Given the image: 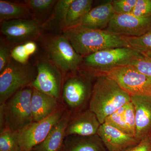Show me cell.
I'll list each match as a JSON object with an SVG mask.
<instances>
[{"instance_id": "6da1fadb", "label": "cell", "mask_w": 151, "mask_h": 151, "mask_svg": "<svg viewBox=\"0 0 151 151\" xmlns=\"http://www.w3.org/2000/svg\"><path fill=\"white\" fill-rule=\"evenodd\" d=\"M89 109L103 124L108 116L131 101V96L107 76H96Z\"/></svg>"}, {"instance_id": "7a4b0ae2", "label": "cell", "mask_w": 151, "mask_h": 151, "mask_svg": "<svg viewBox=\"0 0 151 151\" xmlns=\"http://www.w3.org/2000/svg\"><path fill=\"white\" fill-rule=\"evenodd\" d=\"M63 32L76 52L83 57L105 50L129 47L122 36L106 29H92L78 26Z\"/></svg>"}, {"instance_id": "3957f363", "label": "cell", "mask_w": 151, "mask_h": 151, "mask_svg": "<svg viewBox=\"0 0 151 151\" xmlns=\"http://www.w3.org/2000/svg\"><path fill=\"white\" fill-rule=\"evenodd\" d=\"M142 56L129 47L109 49L84 57L81 66L87 72L96 76L116 68L131 65Z\"/></svg>"}, {"instance_id": "277c9868", "label": "cell", "mask_w": 151, "mask_h": 151, "mask_svg": "<svg viewBox=\"0 0 151 151\" xmlns=\"http://www.w3.org/2000/svg\"><path fill=\"white\" fill-rule=\"evenodd\" d=\"M33 89L31 86L24 87L1 105L5 129L18 132L33 122L31 104Z\"/></svg>"}, {"instance_id": "5b68a950", "label": "cell", "mask_w": 151, "mask_h": 151, "mask_svg": "<svg viewBox=\"0 0 151 151\" xmlns=\"http://www.w3.org/2000/svg\"><path fill=\"white\" fill-rule=\"evenodd\" d=\"M42 43L49 59L62 73H75L81 67L83 57L76 52L67 38L63 34L45 37Z\"/></svg>"}, {"instance_id": "8992f818", "label": "cell", "mask_w": 151, "mask_h": 151, "mask_svg": "<svg viewBox=\"0 0 151 151\" xmlns=\"http://www.w3.org/2000/svg\"><path fill=\"white\" fill-rule=\"evenodd\" d=\"M36 66L21 64L12 59L0 73V104H4L16 92L30 86L37 75Z\"/></svg>"}, {"instance_id": "52a82bcc", "label": "cell", "mask_w": 151, "mask_h": 151, "mask_svg": "<svg viewBox=\"0 0 151 151\" xmlns=\"http://www.w3.org/2000/svg\"><path fill=\"white\" fill-rule=\"evenodd\" d=\"M71 74L63 84V97L71 111L78 113L89 105L93 86L92 77L94 76L86 72Z\"/></svg>"}, {"instance_id": "ba28073f", "label": "cell", "mask_w": 151, "mask_h": 151, "mask_svg": "<svg viewBox=\"0 0 151 151\" xmlns=\"http://www.w3.org/2000/svg\"><path fill=\"white\" fill-rule=\"evenodd\" d=\"M100 74L113 79L131 96L151 95V77L141 73L133 65L116 68Z\"/></svg>"}, {"instance_id": "9c48e42d", "label": "cell", "mask_w": 151, "mask_h": 151, "mask_svg": "<svg viewBox=\"0 0 151 151\" xmlns=\"http://www.w3.org/2000/svg\"><path fill=\"white\" fill-rule=\"evenodd\" d=\"M64 113L63 108H59L46 119L40 122H33L17 132L21 151H32L34 147L43 142Z\"/></svg>"}, {"instance_id": "30bf717a", "label": "cell", "mask_w": 151, "mask_h": 151, "mask_svg": "<svg viewBox=\"0 0 151 151\" xmlns=\"http://www.w3.org/2000/svg\"><path fill=\"white\" fill-rule=\"evenodd\" d=\"M37 73L30 86L58 99L62 89V72L50 59L39 60L36 64Z\"/></svg>"}, {"instance_id": "8fae6325", "label": "cell", "mask_w": 151, "mask_h": 151, "mask_svg": "<svg viewBox=\"0 0 151 151\" xmlns=\"http://www.w3.org/2000/svg\"><path fill=\"white\" fill-rule=\"evenodd\" d=\"M1 32L12 43L34 41L41 35L42 24L34 18L19 19L1 22Z\"/></svg>"}, {"instance_id": "7c38bea8", "label": "cell", "mask_w": 151, "mask_h": 151, "mask_svg": "<svg viewBox=\"0 0 151 151\" xmlns=\"http://www.w3.org/2000/svg\"><path fill=\"white\" fill-rule=\"evenodd\" d=\"M105 29L124 36H141L151 31V17H140L132 14H116Z\"/></svg>"}, {"instance_id": "4fadbf2b", "label": "cell", "mask_w": 151, "mask_h": 151, "mask_svg": "<svg viewBox=\"0 0 151 151\" xmlns=\"http://www.w3.org/2000/svg\"><path fill=\"white\" fill-rule=\"evenodd\" d=\"M136 116V135L139 141L151 136V95L131 96Z\"/></svg>"}, {"instance_id": "5bb4252c", "label": "cell", "mask_w": 151, "mask_h": 151, "mask_svg": "<svg viewBox=\"0 0 151 151\" xmlns=\"http://www.w3.org/2000/svg\"><path fill=\"white\" fill-rule=\"evenodd\" d=\"M97 134L108 151H123L139 142L134 136L105 123L100 125Z\"/></svg>"}, {"instance_id": "9a60e30c", "label": "cell", "mask_w": 151, "mask_h": 151, "mask_svg": "<svg viewBox=\"0 0 151 151\" xmlns=\"http://www.w3.org/2000/svg\"><path fill=\"white\" fill-rule=\"evenodd\" d=\"M101 125L96 115L88 108L78 112L73 117L70 118L66 129V136L97 134Z\"/></svg>"}, {"instance_id": "2e32d148", "label": "cell", "mask_w": 151, "mask_h": 151, "mask_svg": "<svg viewBox=\"0 0 151 151\" xmlns=\"http://www.w3.org/2000/svg\"><path fill=\"white\" fill-rule=\"evenodd\" d=\"M116 14L111 1L93 8L89 11L79 26L95 29H105Z\"/></svg>"}, {"instance_id": "e0dca14e", "label": "cell", "mask_w": 151, "mask_h": 151, "mask_svg": "<svg viewBox=\"0 0 151 151\" xmlns=\"http://www.w3.org/2000/svg\"><path fill=\"white\" fill-rule=\"evenodd\" d=\"M33 89L31 104L33 122H40L47 118L59 108L58 99Z\"/></svg>"}, {"instance_id": "ac0fdd59", "label": "cell", "mask_w": 151, "mask_h": 151, "mask_svg": "<svg viewBox=\"0 0 151 151\" xmlns=\"http://www.w3.org/2000/svg\"><path fill=\"white\" fill-rule=\"evenodd\" d=\"M69 113H64L45 139L33 148L32 151H60L66 137V129L70 119Z\"/></svg>"}, {"instance_id": "d6986e66", "label": "cell", "mask_w": 151, "mask_h": 151, "mask_svg": "<svg viewBox=\"0 0 151 151\" xmlns=\"http://www.w3.org/2000/svg\"><path fill=\"white\" fill-rule=\"evenodd\" d=\"M60 151H108L97 134L66 136Z\"/></svg>"}, {"instance_id": "ffe728a7", "label": "cell", "mask_w": 151, "mask_h": 151, "mask_svg": "<svg viewBox=\"0 0 151 151\" xmlns=\"http://www.w3.org/2000/svg\"><path fill=\"white\" fill-rule=\"evenodd\" d=\"M33 18L32 13L24 3L0 0V22Z\"/></svg>"}, {"instance_id": "44dd1931", "label": "cell", "mask_w": 151, "mask_h": 151, "mask_svg": "<svg viewBox=\"0 0 151 151\" xmlns=\"http://www.w3.org/2000/svg\"><path fill=\"white\" fill-rule=\"evenodd\" d=\"M73 0L57 1L48 19L42 24V29H65V24L68 11Z\"/></svg>"}, {"instance_id": "7402d4cb", "label": "cell", "mask_w": 151, "mask_h": 151, "mask_svg": "<svg viewBox=\"0 0 151 151\" xmlns=\"http://www.w3.org/2000/svg\"><path fill=\"white\" fill-rule=\"evenodd\" d=\"M92 0H73L68 11L65 29L78 26L92 9Z\"/></svg>"}, {"instance_id": "603a6c76", "label": "cell", "mask_w": 151, "mask_h": 151, "mask_svg": "<svg viewBox=\"0 0 151 151\" xmlns=\"http://www.w3.org/2000/svg\"><path fill=\"white\" fill-rule=\"evenodd\" d=\"M122 37L129 48L143 56L151 57V31L138 37L124 36Z\"/></svg>"}, {"instance_id": "cb8c5ba5", "label": "cell", "mask_w": 151, "mask_h": 151, "mask_svg": "<svg viewBox=\"0 0 151 151\" xmlns=\"http://www.w3.org/2000/svg\"><path fill=\"white\" fill-rule=\"evenodd\" d=\"M56 0H25L23 3L35 15L45 17L52 12Z\"/></svg>"}, {"instance_id": "d4e9b609", "label": "cell", "mask_w": 151, "mask_h": 151, "mask_svg": "<svg viewBox=\"0 0 151 151\" xmlns=\"http://www.w3.org/2000/svg\"><path fill=\"white\" fill-rule=\"evenodd\" d=\"M0 151H21L17 132L5 129L0 134Z\"/></svg>"}, {"instance_id": "484cf974", "label": "cell", "mask_w": 151, "mask_h": 151, "mask_svg": "<svg viewBox=\"0 0 151 151\" xmlns=\"http://www.w3.org/2000/svg\"><path fill=\"white\" fill-rule=\"evenodd\" d=\"M124 105L108 116L105 119L104 123L110 125L124 133L130 135L124 118Z\"/></svg>"}, {"instance_id": "4316f807", "label": "cell", "mask_w": 151, "mask_h": 151, "mask_svg": "<svg viewBox=\"0 0 151 151\" xmlns=\"http://www.w3.org/2000/svg\"><path fill=\"white\" fill-rule=\"evenodd\" d=\"M124 115L125 121L130 134L135 137L136 129V116L134 108L131 101L124 105Z\"/></svg>"}, {"instance_id": "83f0119b", "label": "cell", "mask_w": 151, "mask_h": 151, "mask_svg": "<svg viewBox=\"0 0 151 151\" xmlns=\"http://www.w3.org/2000/svg\"><path fill=\"white\" fill-rule=\"evenodd\" d=\"M137 0H113L111 1L112 7L116 14H131Z\"/></svg>"}, {"instance_id": "f1b7e54d", "label": "cell", "mask_w": 151, "mask_h": 151, "mask_svg": "<svg viewBox=\"0 0 151 151\" xmlns=\"http://www.w3.org/2000/svg\"><path fill=\"white\" fill-rule=\"evenodd\" d=\"M131 14L140 17H151V0H137Z\"/></svg>"}, {"instance_id": "f546056e", "label": "cell", "mask_w": 151, "mask_h": 151, "mask_svg": "<svg viewBox=\"0 0 151 151\" xmlns=\"http://www.w3.org/2000/svg\"><path fill=\"white\" fill-rule=\"evenodd\" d=\"M30 56L24 43L19 44L12 49L11 52L12 59L21 64L27 63Z\"/></svg>"}, {"instance_id": "4dcf8cb0", "label": "cell", "mask_w": 151, "mask_h": 151, "mask_svg": "<svg viewBox=\"0 0 151 151\" xmlns=\"http://www.w3.org/2000/svg\"><path fill=\"white\" fill-rule=\"evenodd\" d=\"M141 73L151 77V57L142 56L131 64Z\"/></svg>"}, {"instance_id": "1f68e13d", "label": "cell", "mask_w": 151, "mask_h": 151, "mask_svg": "<svg viewBox=\"0 0 151 151\" xmlns=\"http://www.w3.org/2000/svg\"><path fill=\"white\" fill-rule=\"evenodd\" d=\"M12 49L1 42L0 45V73L6 67L12 59Z\"/></svg>"}, {"instance_id": "d6a6232c", "label": "cell", "mask_w": 151, "mask_h": 151, "mask_svg": "<svg viewBox=\"0 0 151 151\" xmlns=\"http://www.w3.org/2000/svg\"><path fill=\"white\" fill-rule=\"evenodd\" d=\"M123 151H151V136L143 139L137 145L129 147Z\"/></svg>"}, {"instance_id": "836d02e7", "label": "cell", "mask_w": 151, "mask_h": 151, "mask_svg": "<svg viewBox=\"0 0 151 151\" xmlns=\"http://www.w3.org/2000/svg\"><path fill=\"white\" fill-rule=\"evenodd\" d=\"M24 44L30 55H32L36 52L37 50V45L35 41H29Z\"/></svg>"}]
</instances>
